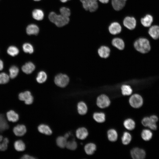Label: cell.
Listing matches in <instances>:
<instances>
[{
  "mask_svg": "<svg viewBox=\"0 0 159 159\" xmlns=\"http://www.w3.org/2000/svg\"><path fill=\"white\" fill-rule=\"evenodd\" d=\"M133 46L137 52L142 54L148 52L151 48L150 40L144 37H140L136 39L134 43Z\"/></svg>",
  "mask_w": 159,
  "mask_h": 159,
  "instance_id": "6da1fadb",
  "label": "cell"
},
{
  "mask_svg": "<svg viewBox=\"0 0 159 159\" xmlns=\"http://www.w3.org/2000/svg\"><path fill=\"white\" fill-rule=\"evenodd\" d=\"M49 20L57 26L61 27L69 23V17H66L60 14H57L54 12H50L48 16Z\"/></svg>",
  "mask_w": 159,
  "mask_h": 159,
  "instance_id": "7a4b0ae2",
  "label": "cell"
},
{
  "mask_svg": "<svg viewBox=\"0 0 159 159\" xmlns=\"http://www.w3.org/2000/svg\"><path fill=\"white\" fill-rule=\"evenodd\" d=\"M84 9L91 12L96 11L98 7V0H80Z\"/></svg>",
  "mask_w": 159,
  "mask_h": 159,
  "instance_id": "3957f363",
  "label": "cell"
},
{
  "mask_svg": "<svg viewBox=\"0 0 159 159\" xmlns=\"http://www.w3.org/2000/svg\"><path fill=\"white\" fill-rule=\"evenodd\" d=\"M129 102L130 105L134 108H139L143 105V99L140 95L135 93L132 95L130 97Z\"/></svg>",
  "mask_w": 159,
  "mask_h": 159,
  "instance_id": "277c9868",
  "label": "cell"
},
{
  "mask_svg": "<svg viewBox=\"0 0 159 159\" xmlns=\"http://www.w3.org/2000/svg\"><path fill=\"white\" fill-rule=\"evenodd\" d=\"M111 102L109 98L105 94H102L98 97L96 100L97 106L102 109L108 107L110 105Z\"/></svg>",
  "mask_w": 159,
  "mask_h": 159,
  "instance_id": "5b68a950",
  "label": "cell"
},
{
  "mask_svg": "<svg viewBox=\"0 0 159 159\" xmlns=\"http://www.w3.org/2000/svg\"><path fill=\"white\" fill-rule=\"evenodd\" d=\"M137 24L136 19L133 16H127L123 19L122 24L129 30H134L136 27Z\"/></svg>",
  "mask_w": 159,
  "mask_h": 159,
  "instance_id": "8992f818",
  "label": "cell"
},
{
  "mask_svg": "<svg viewBox=\"0 0 159 159\" xmlns=\"http://www.w3.org/2000/svg\"><path fill=\"white\" fill-rule=\"evenodd\" d=\"M69 81L68 77L65 74H60L57 75L55 77L54 82L57 86L63 87L66 86Z\"/></svg>",
  "mask_w": 159,
  "mask_h": 159,
  "instance_id": "52a82bcc",
  "label": "cell"
},
{
  "mask_svg": "<svg viewBox=\"0 0 159 159\" xmlns=\"http://www.w3.org/2000/svg\"><path fill=\"white\" fill-rule=\"evenodd\" d=\"M130 155L133 159H143L146 157L145 151L138 147L133 148L130 151Z\"/></svg>",
  "mask_w": 159,
  "mask_h": 159,
  "instance_id": "ba28073f",
  "label": "cell"
},
{
  "mask_svg": "<svg viewBox=\"0 0 159 159\" xmlns=\"http://www.w3.org/2000/svg\"><path fill=\"white\" fill-rule=\"evenodd\" d=\"M110 33L113 35L119 34L122 30V26L120 23L117 21L111 22L108 27Z\"/></svg>",
  "mask_w": 159,
  "mask_h": 159,
  "instance_id": "9c48e42d",
  "label": "cell"
},
{
  "mask_svg": "<svg viewBox=\"0 0 159 159\" xmlns=\"http://www.w3.org/2000/svg\"><path fill=\"white\" fill-rule=\"evenodd\" d=\"M19 98L20 100L24 101L25 103L27 105L31 104L33 102V97L30 92L28 91L20 93Z\"/></svg>",
  "mask_w": 159,
  "mask_h": 159,
  "instance_id": "30bf717a",
  "label": "cell"
},
{
  "mask_svg": "<svg viewBox=\"0 0 159 159\" xmlns=\"http://www.w3.org/2000/svg\"><path fill=\"white\" fill-rule=\"evenodd\" d=\"M142 125L145 127H149L150 129L155 130L157 129V126L156 123L153 121L150 117H145L141 120Z\"/></svg>",
  "mask_w": 159,
  "mask_h": 159,
  "instance_id": "8fae6325",
  "label": "cell"
},
{
  "mask_svg": "<svg viewBox=\"0 0 159 159\" xmlns=\"http://www.w3.org/2000/svg\"><path fill=\"white\" fill-rule=\"evenodd\" d=\"M127 0H110L113 9L119 11L122 9L125 6Z\"/></svg>",
  "mask_w": 159,
  "mask_h": 159,
  "instance_id": "7c38bea8",
  "label": "cell"
},
{
  "mask_svg": "<svg viewBox=\"0 0 159 159\" xmlns=\"http://www.w3.org/2000/svg\"><path fill=\"white\" fill-rule=\"evenodd\" d=\"M148 33L150 37L154 40L159 39V26L154 25L149 28Z\"/></svg>",
  "mask_w": 159,
  "mask_h": 159,
  "instance_id": "4fadbf2b",
  "label": "cell"
},
{
  "mask_svg": "<svg viewBox=\"0 0 159 159\" xmlns=\"http://www.w3.org/2000/svg\"><path fill=\"white\" fill-rule=\"evenodd\" d=\"M112 45L120 50L123 49L125 47V44L123 40L120 37L113 38L111 42Z\"/></svg>",
  "mask_w": 159,
  "mask_h": 159,
  "instance_id": "5bb4252c",
  "label": "cell"
},
{
  "mask_svg": "<svg viewBox=\"0 0 159 159\" xmlns=\"http://www.w3.org/2000/svg\"><path fill=\"white\" fill-rule=\"evenodd\" d=\"M110 48L105 46H101L98 50V53L101 58H106L110 56Z\"/></svg>",
  "mask_w": 159,
  "mask_h": 159,
  "instance_id": "9a60e30c",
  "label": "cell"
},
{
  "mask_svg": "<svg viewBox=\"0 0 159 159\" xmlns=\"http://www.w3.org/2000/svg\"><path fill=\"white\" fill-rule=\"evenodd\" d=\"M87 129L84 127L78 128L76 131V135L77 138L83 140L86 138L88 135Z\"/></svg>",
  "mask_w": 159,
  "mask_h": 159,
  "instance_id": "2e32d148",
  "label": "cell"
},
{
  "mask_svg": "<svg viewBox=\"0 0 159 159\" xmlns=\"http://www.w3.org/2000/svg\"><path fill=\"white\" fill-rule=\"evenodd\" d=\"M13 131L16 136H21L26 133V126L23 125H18L14 127Z\"/></svg>",
  "mask_w": 159,
  "mask_h": 159,
  "instance_id": "e0dca14e",
  "label": "cell"
},
{
  "mask_svg": "<svg viewBox=\"0 0 159 159\" xmlns=\"http://www.w3.org/2000/svg\"><path fill=\"white\" fill-rule=\"evenodd\" d=\"M153 21V18L152 15L149 14L146 15L144 17L141 18L140 23L145 27H149L152 24Z\"/></svg>",
  "mask_w": 159,
  "mask_h": 159,
  "instance_id": "ac0fdd59",
  "label": "cell"
},
{
  "mask_svg": "<svg viewBox=\"0 0 159 159\" xmlns=\"http://www.w3.org/2000/svg\"><path fill=\"white\" fill-rule=\"evenodd\" d=\"M26 33L29 35H37L39 32V29L37 25L34 24L28 25L26 29Z\"/></svg>",
  "mask_w": 159,
  "mask_h": 159,
  "instance_id": "d6986e66",
  "label": "cell"
},
{
  "mask_svg": "<svg viewBox=\"0 0 159 159\" xmlns=\"http://www.w3.org/2000/svg\"><path fill=\"white\" fill-rule=\"evenodd\" d=\"M97 149L96 145L94 143H90L86 144L84 147V150L87 154L91 155L93 154Z\"/></svg>",
  "mask_w": 159,
  "mask_h": 159,
  "instance_id": "ffe728a7",
  "label": "cell"
},
{
  "mask_svg": "<svg viewBox=\"0 0 159 159\" xmlns=\"http://www.w3.org/2000/svg\"><path fill=\"white\" fill-rule=\"evenodd\" d=\"M34 65L31 62H29L25 63L21 68L23 72L26 74L32 73L35 69Z\"/></svg>",
  "mask_w": 159,
  "mask_h": 159,
  "instance_id": "44dd1931",
  "label": "cell"
},
{
  "mask_svg": "<svg viewBox=\"0 0 159 159\" xmlns=\"http://www.w3.org/2000/svg\"><path fill=\"white\" fill-rule=\"evenodd\" d=\"M108 140L112 142L116 141L118 139V135L117 131L114 129L109 130L107 132Z\"/></svg>",
  "mask_w": 159,
  "mask_h": 159,
  "instance_id": "7402d4cb",
  "label": "cell"
},
{
  "mask_svg": "<svg viewBox=\"0 0 159 159\" xmlns=\"http://www.w3.org/2000/svg\"><path fill=\"white\" fill-rule=\"evenodd\" d=\"M123 125L124 127L129 130H133L135 127V121L131 118H128L125 120L123 122Z\"/></svg>",
  "mask_w": 159,
  "mask_h": 159,
  "instance_id": "603a6c76",
  "label": "cell"
},
{
  "mask_svg": "<svg viewBox=\"0 0 159 159\" xmlns=\"http://www.w3.org/2000/svg\"><path fill=\"white\" fill-rule=\"evenodd\" d=\"M94 120L99 123H103L106 120L105 115L102 112H95L93 115Z\"/></svg>",
  "mask_w": 159,
  "mask_h": 159,
  "instance_id": "cb8c5ba5",
  "label": "cell"
},
{
  "mask_svg": "<svg viewBox=\"0 0 159 159\" xmlns=\"http://www.w3.org/2000/svg\"><path fill=\"white\" fill-rule=\"evenodd\" d=\"M6 115L7 119L9 121L16 122L19 119L18 114L13 110H10L7 112Z\"/></svg>",
  "mask_w": 159,
  "mask_h": 159,
  "instance_id": "d4e9b609",
  "label": "cell"
},
{
  "mask_svg": "<svg viewBox=\"0 0 159 159\" xmlns=\"http://www.w3.org/2000/svg\"><path fill=\"white\" fill-rule=\"evenodd\" d=\"M39 131L42 134L47 135H50L52 133V131L50 127L47 125L42 124L38 127Z\"/></svg>",
  "mask_w": 159,
  "mask_h": 159,
  "instance_id": "484cf974",
  "label": "cell"
},
{
  "mask_svg": "<svg viewBox=\"0 0 159 159\" xmlns=\"http://www.w3.org/2000/svg\"><path fill=\"white\" fill-rule=\"evenodd\" d=\"M77 110L78 113L80 115L86 114L88 110V108L86 104L83 101L79 102L77 105Z\"/></svg>",
  "mask_w": 159,
  "mask_h": 159,
  "instance_id": "4316f807",
  "label": "cell"
},
{
  "mask_svg": "<svg viewBox=\"0 0 159 159\" xmlns=\"http://www.w3.org/2000/svg\"><path fill=\"white\" fill-rule=\"evenodd\" d=\"M9 128V125L4 115L0 114V133L8 129Z\"/></svg>",
  "mask_w": 159,
  "mask_h": 159,
  "instance_id": "83f0119b",
  "label": "cell"
},
{
  "mask_svg": "<svg viewBox=\"0 0 159 159\" xmlns=\"http://www.w3.org/2000/svg\"><path fill=\"white\" fill-rule=\"evenodd\" d=\"M141 136L143 140L145 141H148L152 138L153 134L150 130L148 129H144L142 130Z\"/></svg>",
  "mask_w": 159,
  "mask_h": 159,
  "instance_id": "f1b7e54d",
  "label": "cell"
},
{
  "mask_svg": "<svg viewBox=\"0 0 159 159\" xmlns=\"http://www.w3.org/2000/svg\"><path fill=\"white\" fill-rule=\"evenodd\" d=\"M32 16L35 19L40 21L42 20L44 17V13L43 11L39 9L34 10L32 12Z\"/></svg>",
  "mask_w": 159,
  "mask_h": 159,
  "instance_id": "f546056e",
  "label": "cell"
},
{
  "mask_svg": "<svg viewBox=\"0 0 159 159\" xmlns=\"http://www.w3.org/2000/svg\"><path fill=\"white\" fill-rule=\"evenodd\" d=\"M132 139V137L130 134L127 132H124L121 138V141L122 143L125 145L129 144Z\"/></svg>",
  "mask_w": 159,
  "mask_h": 159,
  "instance_id": "4dcf8cb0",
  "label": "cell"
},
{
  "mask_svg": "<svg viewBox=\"0 0 159 159\" xmlns=\"http://www.w3.org/2000/svg\"><path fill=\"white\" fill-rule=\"evenodd\" d=\"M14 146L15 149L18 151H23L25 149V145L21 140L16 141L14 143Z\"/></svg>",
  "mask_w": 159,
  "mask_h": 159,
  "instance_id": "1f68e13d",
  "label": "cell"
},
{
  "mask_svg": "<svg viewBox=\"0 0 159 159\" xmlns=\"http://www.w3.org/2000/svg\"><path fill=\"white\" fill-rule=\"evenodd\" d=\"M121 92L122 95L124 96L130 95L132 92V90L130 85H123L121 87Z\"/></svg>",
  "mask_w": 159,
  "mask_h": 159,
  "instance_id": "d6a6232c",
  "label": "cell"
},
{
  "mask_svg": "<svg viewBox=\"0 0 159 159\" xmlns=\"http://www.w3.org/2000/svg\"><path fill=\"white\" fill-rule=\"evenodd\" d=\"M56 141L57 145L61 148H64L66 147L67 141V139L64 136H62L57 138Z\"/></svg>",
  "mask_w": 159,
  "mask_h": 159,
  "instance_id": "836d02e7",
  "label": "cell"
},
{
  "mask_svg": "<svg viewBox=\"0 0 159 159\" xmlns=\"http://www.w3.org/2000/svg\"><path fill=\"white\" fill-rule=\"evenodd\" d=\"M47 76L46 73L44 71H41L39 72L36 78V80L39 83L44 82L47 80Z\"/></svg>",
  "mask_w": 159,
  "mask_h": 159,
  "instance_id": "e575fe53",
  "label": "cell"
},
{
  "mask_svg": "<svg viewBox=\"0 0 159 159\" xmlns=\"http://www.w3.org/2000/svg\"><path fill=\"white\" fill-rule=\"evenodd\" d=\"M9 76L11 79H14L17 75L19 69L17 67L15 66L11 67L9 69Z\"/></svg>",
  "mask_w": 159,
  "mask_h": 159,
  "instance_id": "d590c367",
  "label": "cell"
},
{
  "mask_svg": "<svg viewBox=\"0 0 159 159\" xmlns=\"http://www.w3.org/2000/svg\"><path fill=\"white\" fill-rule=\"evenodd\" d=\"M19 51L17 47L13 46L9 47L7 49L8 54L11 56L14 57L19 53Z\"/></svg>",
  "mask_w": 159,
  "mask_h": 159,
  "instance_id": "8d00e7d4",
  "label": "cell"
},
{
  "mask_svg": "<svg viewBox=\"0 0 159 159\" xmlns=\"http://www.w3.org/2000/svg\"><path fill=\"white\" fill-rule=\"evenodd\" d=\"M23 51L26 53L31 54L34 52V48L33 46L30 43H26L22 46Z\"/></svg>",
  "mask_w": 159,
  "mask_h": 159,
  "instance_id": "74e56055",
  "label": "cell"
},
{
  "mask_svg": "<svg viewBox=\"0 0 159 159\" xmlns=\"http://www.w3.org/2000/svg\"><path fill=\"white\" fill-rule=\"evenodd\" d=\"M9 77L8 75L4 72L0 73V84L7 83L9 80Z\"/></svg>",
  "mask_w": 159,
  "mask_h": 159,
  "instance_id": "f35d334b",
  "label": "cell"
},
{
  "mask_svg": "<svg viewBox=\"0 0 159 159\" xmlns=\"http://www.w3.org/2000/svg\"><path fill=\"white\" fill-rule=\"evenodd\" d=\"M66 147L68 149L71 150H75L77 147V144L76 141L72 140L67 141Z\"/></svg>",
  "mask_w": 159,
  "mask_h": 159,
  "instance_id": "ab89813d",
  "label": "cell"
},
{
  "mask_svg": "<svg viewBox=\"0 0 159 159\" xmlns=\"http://www.w3.org/2000/svg\"><path fill=\"white\" fill-rule=\"evenodd\" d=\"M60 14L63 16L69 17L70 15V9L67 7H63L60 9Z\"/></svg>",
  "mask_w": 159,
  "mask_h": 159,
  "instance_id": "60d3db41",
  "label": "cell"
},
{
  "mask_svg": "<svg viewBox=\"0 0 159 159\" xmlns=\"http://www.w3.org/2000/svg\"><path fill=\"white\" fill-rule=\"evenodd\" d=\"M9 143V140L7 138H3L0 145V150L4 151L6 150L7 149Z\"/></svg>",
  "mask_w": 159,
  "mask_h": 159,
  "instance_id": "b9f144b4",
  "label": "cell"
},
{
  "mask_svg": "<svg viewBox=\"0 0 159 159\" xmlns=\"http://www.w3.org/2000/svg\"><path fill=\"white\" fill-rule=\"evenodd\" d=\"M150 117L151 120L155 122L156 123L158 121V117L155 115H152Z\"/></svg>",
  "mask_w": 159,
  "mask_h": 159,
  "instance_id": "7bdbcfd3",
  "label": "cell"
},
{
  "mask_svg": "<svg viewBox=\"0 0 159 159\" xmlns=\"http://www.w3.org/2000/svg\"><path fill=\"white\" fill-rule=\"evenodd\" d=\"M21 159H34L35 158L33 157V156H31L29 155L25 154L23 155L22 157L21 158Z\"/></svg>",
  "mask_w": 159,
  "mask_h": 159,
  "instance_id": "ee69618b",
  "label": "cell"
},
{
  "mask_svg": "<svg viewBox=\"0 0 159 159\" xmlns=\"http://www.w3.org/2000/svg\"><path fill=\"white\" fill-rule=\"evenodd\" d=\"M98 1L100 2L103 4H106L108 3L110 0H98Z\"/></svg>",
  "mask_w": 159,
  "mask_h": 159,
  "instance_id": "f6af8a7d",
  "label": "cell"
},
{
  "mask_svg": "<svg viewBox=\"0 0 159 159\" xmlns=\"http://www.w3.org/2000/svg\"><path fill=\"white\" fill-rule=\"evenodd\" d=\"M3 68V63L2 61L0 59V71Z\"/></svg>",
  "mask_w": 159,
  "mask_h": 159,
  "instance_id": "bcb514c9",
  "label": "cell"
},
{
  "mask_svg": "<svg viewBox=\"0 0 159 159\" xmlns=\"http://www.w3.org/2000/svg\"><path fill=\"white\" fill-rule=\"evenodd\" d=\"M69 133H66L64 137L66 139H67L69 137Z\"/></svg>",
  "mask_w": 159,
  "mask_h": 159,
  "instance_id": "7dc6e473",
  "label": "cell"
},
{
  "mask_svg": "<svg viewBox=\"0 0 159 159\" xmlns=\"http://www.w3.org/2000/svg\"><path fill=\"white\" fill-rule=\"evenodd\" d=\"M3 136L1 135H0V145L3 140Z\"/></svg>",
  "mask_w": 159,
  "mask_h": 159,
  "instance_id": "c3c4849f",
  "label": "cell"
},
{
  "mask_svg": "<svg viewBox=\"0 0 159 159\" xmlns=\"http://www.w3.org/2000/svg\"><path fill=\"white\" fill-rule=\"evenodd\" d=\"M63 3L66 2L67 1H68L69 0H60Z\"/></svg>",
  "mask_w": 159,
  "mask_h": 159,
  "instance_id": "681fc988",
  "label": "cell"
},
{
  "mask_svg": "<svg viewBox=\"0 0 159 159\" xmlns=\"http://www.w3.org/2000/svg\"><path fill=\"white\" fill-rule=\"evenodd\" d=\"M34 1H39L41 0H34Z\"/></svg>",
  "mask_w": 159,
  "mask_h": 159,
  "instance_id": "f907efd6",
  "label": "cell"
}]
</instances>
